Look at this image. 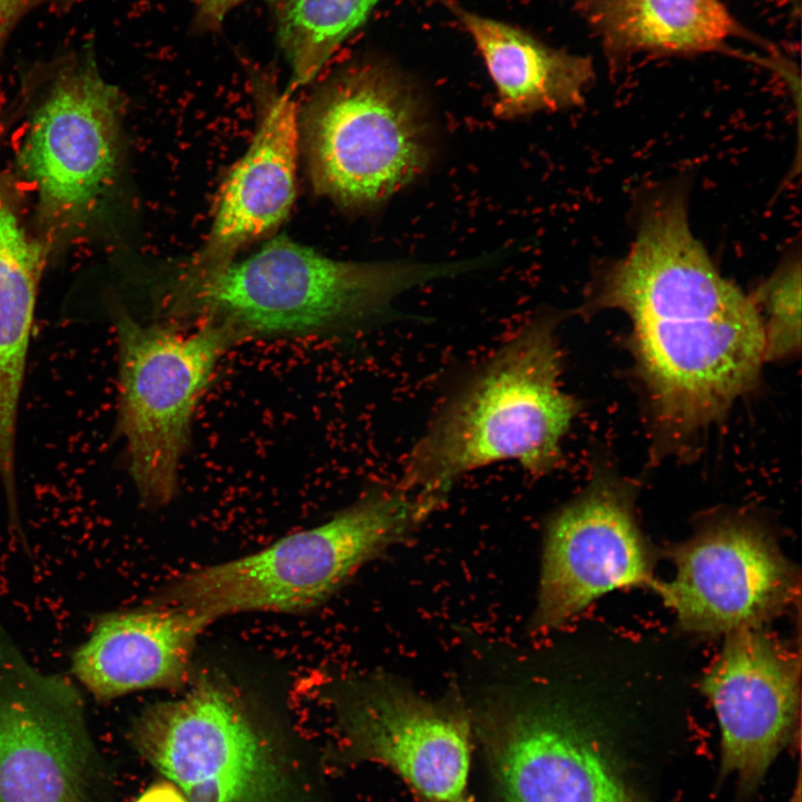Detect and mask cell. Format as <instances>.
<instances>
[{
	"label": "cell",
	"instance_id": "7c38bea8",
	"mask_svg": "<svg viewBox=\"0 0 802 802\" xmlns=\"http://www.w3.org/2000/svg\"><path fill=\"white\" fill-rule=\"evenodd\" d=\"M704 692L721 730V774L751 793L791 740L799 710L792 659L756 627L728 633Z\"/></svg>",
	"mask_w": 802,
	"mask_h": 802
},
{
	"label": "cell",
	"instance_id": "8fae6325",
	"mask_svg": "<svg viewBox=\"0 0 802 802\" xmlns=\"http://www.w3.org/2000/svg\"><path fill=\"white\" fill-rule=\"evenodd\" d=\"M488 737L503 802H646L590 730L563 710L501 711Z\"/></svg>",
	"mask_w": 802,
	"mask_h": 802
},
{
	"label": "cell",
	"instance_id": "4fadbf2b",
	"mask_svg": "<svg viewBox=\"0 0 802 802\" xmlns=\"http://www.w3.org/2000/svg\"><path fill=\"white\" fill-rule=\"evenodd\" d=\"M343 722L354 745L398 772L431 802L461 795L470 763L464 718L400 686L374 682L353 692Z\"/></svg>",
	"mask_w": 802,
	"mask_h": 802
},
{
	"label": "cell",
	"instance_id": "7a4b0ae2",
	"mask_svg": "<svg viewBox=\"0 0 802 802\" xmlns=\"http://www.w3.org/2000/svg\"><path fill=\"white\" fill-rule=\"evenodd\" d=\"M557 317L525 323L454 393L408 454L399 485L443 499L457 479L503 461L549 472L579 410L563 391Z\"/></svg>",
	"mask_w": 802,
	"mask_h": 802
},
{
	"label": "cell",
	"instance_id": "52a82bcc",
	"mask_svg": "<svg viewBox=\"0 0 802 802\" xmlns=\"http://www.w3.org/2000/svg\"><path fill=\"white\" fill-rule=\"evenodd\" d=\"M130 737L188 802H296L267 740L229 688L213 677L144 708Z\"/></svg>",
	"mask_w": 802,
	"mask_h": 802
},
{
	"label": "cell",
	"instance_id": "44dd1931",
	"mask_svg": "<svg viewBox=\"0 0 802 802\" xmlns=\"http://www.w3.org/2000/svg\"><path fill=\"white\" fill-rule=\"evenodd\" d=\"M72 0H0V61L9 38L20 20L39 7L66 8Z\"/></svg>",
	"mask_w": 802,
	"mask_h": 802
},
{
	"label": "cell",
	"instance_id": "277c9868",
	"mask_svg": "<svg viewBox=\"0 0 802 802\" xmlns=\"http://www.w3.org/2000/svg\"><path fill=\"white\" fill-rule=\"evenodd\" d=\"M440 501L400 485L372 489L319 526L246 556L187 571L157 600L192 608L211 623L239 613L311 609Z\"/></svg>",
	"mask_w": 802,
	"mask_h": 802
},
{
	"label": "cell",
	"instance_id": "cb8c5ba5",
	"mask_svg": "<svg viewBox=\"0 0 802 802\" xmlns=\"http://www.w3.org/2000/svg\"><path fill=\"white\" fill-rule=\"evenodd\" d=\"M453 802H468V801H457V800H456V801H453Z\"/></svg>",
	"mask_w": 802,
	"mask_h": 802
},
{
	"label": "cell",
	"instance_id": "d6986e66",
	"mask_svg": "<svg viewBox=\"0 0 802 802\" xmlns=\"http://www.w3.org/2000/svg\"><path fill=\"white\" fill-rule=\"evenodd\" d=\"M378 0H286L278 42L292 69V87L312 80Z\"/></svg>",
	"mask_w": 802,
	"mask_h": 802
},
{
	"label": "cell",
	"instance_id": "ac0fdd59",
	"mask_svg": "<svg viewBox=\"0 0 802 802\" xmlns=\"http://www.w3.org/2000/svg\"><path fill=\"white\" fill-rule=\"evenodd\" d=\"M578 9L615 58L640 51L720 50L744 30L721 0H577Z\"/></svg>",
	"mask_w": 802,
	"mask_h": 802
},
{
	"label": "cell",
	"instance_id": "9c48e42d",
	"mask_svg": "<svg viewBox=\"0 0 802 802\" xmlns=\"http://www.w3.org/2000/svg\"><path fill=\"white\" fill-rule=\"evenodd\" d=\"M675 576L659 587L688 630L756 627L784 605L793 573L771 538L740 519L715 522L673 554Z\"/></svg>",
	"mask_w": 802,
	"mask_h": 802
},
{
	"label": "cell",
	"instance_id": "5bb4252c",
	"mask_svg": "<svg viewBox=\"0 0 802 802\" xmlns=\"http://www.w3.org/2000/svg\"><path fill=\"white\" fill-rule=\"evenodd\" d=\"M209 624L192 608L159 600L99 615L71 656V673L98 702L178 686Z\"/></svg>",
	"mask_w": 802,
	"mask_h": 802
},
{
	"label": "cell",
	"instance_id": "7402d4cb",
	"mask_svg": "<svg viewBox=\"0 0 802 802\" xmlns=\"http://www.w3.org/2000/svg\"><path fill=\"white\" fill-rule=\"evenodd\" d=\"M245 0H196V21L199 27L215 29L227 13Z\"/></svg>",
	"mask_w": 802,
	"mask_h": 802
},
{
	"label": "cell",
	"instance_id": "ba28073f",
	"mask_svg": "<svg viewBox=\"0 0 802 802\" xmlns=\"http://www.w3.org/2000/svg\"><path fill=\"white\" fill-rule=\"evenodd\" d=\"M95 766L78 688L36 668L0 622V802H95Z\"/></svg>",
	"mask_w": 802,
	"mask_h": 802
},
{
	"label": "cell",
	"instance_id": "2e32d148",
	"mask_svg": "<svg viewBox=\"0 0 802 802\" xmlns=\"http://www.w3.org/2000/svg\"><path fill=\"white\" fill-rule=\"evenodd\" d=\"M446 7L469 33L496 86L492 106L499 119L578 106L594 78L591 61L551 48L503 21L467 10L454 1Z\"/></svg>",
	"mask_w": 802,
	"mask_h": 802
},
{
	"label": "cell",
	"instance_id": "3957f363",
	"mask_svg": "<svg viewBox=\"0 0 802 802\" xmlns=\"http://www.w3.org/2000/svg\"><path fill=\"white\" fill-rule=\"evenodd\" d=\"M21 101L28 119L16 164L35 196L33 231L51 255L89 231L115 187L124 97L86 45L33 65Z\"/></svg>",
	"mask_w": 802,
	"mask_h": 802
},
{
	"label": "cell",
	"instance_id": "30bf717a",
	"mask_svg": "<svg viewBox=\"0 0 802 802\" xmlns=\"http://www.w3.org/2000/svg\"><path fill=\"white\" fill-rule=\"evenodd\" d=\"M651 571L629 491L595 479L549 522L536 624L557 626L605 593L649 583Z\"/></svg>",
	"mask_w": 802,
	"mask_h": 802
},
{
	"label": "cell",
	"instance_id": "8992f818",
	"mask_svg": "<svg viewBox=\"0 0 802 802\" xmlns=\"http://www.w3.org/2000/svg\"><path fill=\"white\" fill-rule=\"evenodd\" d=\"M118 430L141 501L167 505L178 488L195 410L221 358L242 342L231 329L175 321L141 323L115 311Z\"/></svg>",
	"mask_w": 802,
	"mask_h": 802
},
{
	"label": "cell",
	"instance_id": "5b68a950",
	"mask_svg": "<svg viewBox=\"0 0 802 802\" xmlns=\"http://www.w3.org/2000/svg\"><path fill=\"white\" fill-rule=\"evenodd\" d=\"M301 125L313 188L348 208L380 205L431 160L424 101L388 63L365 62L338 75L311 100Z\"/></svg>",
	"mask_w": 802,
	"mask_h": 802
},
{
	"label": "cell",
	"instance_id": "603a6c76",
	"mask_svg": "<svg viewBox=\"0 0 802 802\" xmlns=\"http://www.w3.org/2000/svg\"><path fill=\"white\" fill-rule=\"evenodd\" d=\"M135 802H188L183 792L170 781L148 786Z\"/></svg>",
	"mask_w": 802,
	"mask_h": 802
},
{
	"label": "cell",
	"instance_id": "9a60e30c",
	"mask_svg": "<svg viewBox=\"0 0 802 802\" xmlns=\"http://www.w3.org/2000/svg\"><path fill=\"white\" fill-rule=\"evenodd\" d=\"M299 125L291 90L266 106L248 149L224 183L206 241L185 271L231 263L239 248L287 217L296 192Z\"/></svg>",
	"mask_w": 802,
	"mask_h": 802
},
{
	"label": "cell",
	"instance_id": "6da1fadb",
	"mask_svg": "<svg viewBox=\"0 0 802 802\" xmlns=\"http://www.w3.org/2000/svg\"><path fill=\"white\" fill-rule=\"evenodd\" d=\"M456 262H346L286 236L222 267L183 270L168 286V321L224 325L243 341L373 324L392 314L393 301L419 285L478 268Z\"/></svg>",
	"mask_w": 802,
	"mask_h": 802
},
{
	"label": "cell",
	"instance_id": "ffe728a7",
	"mask_svg": "<svg viewBox=\"0 0 802 802\" xmlns=\"http://www.w3.org/2000/svg\"><path fill=\"white\" fill-rule=\"evenodd\" d=\"M753 299V297H752ZM763 310L764 359H781L800 349L801 267L800 260L789 261L756 292L753 299Z\"/></svg>",
	"mask_w": 802,
	"mask_h": 802
},
{
	"label": "cell",
	"instance_id": "e0dca14e",
	"mask_svg": "<svg viewBox=\"0 0 802 802\" xmlns=\"http://www.w3.org/2000/svg\"><path fill=\"white\" fill-rule=\"evenodd\" d=\"M0 128V423L14 420L25 382L37 296L50 256L25 223L21 188L1 162Z\"/></svg>",
	"mask_w": 802,
	"mask_h": 802
}]
</instances>
